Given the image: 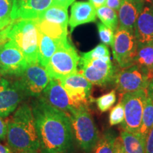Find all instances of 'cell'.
I'll return each instance as SVG.
<instances>
[{
    "mask_svg": "<svg viewBox=\"0 0 153 153\" xmlns=\"http://www.w3.org/2000/svg\"><path fill=\"white\" fill-rule=\"evenodd\" d=\"M41 153H68L73 143L71 120L41 97L31 104Z\"/></svg>",
    "mask_w": 153,
    "mask_h": 153,
    "instance_id": "1",
    "label": "cell"
},
{
    "mask_svg": "<svg viewBox=\"0 0 153 153\" xmlns=\"http://www.w3.org/2000/svg\"><path fill=\"white\" fill-rule=\"evenodd\" d=\"M7 123L6 139L13 153L39 151V140L31 106L22 104Z\"/></svg>",
    "mask_w": 153,
    "mask_h": 153,
    "instance_id": "2",
    "label": "cell"
},
{
    "mask_svg": "<svg viewBox=\"0 0 153 153\" xmlns=\"http://www.w3.org/2000/svg\"><path fill=\"white\" fill-rule=\"evenodd\" d=\"M0 35L16 44L28 63L38 62V30L34 19H16L3 30Z\"/></svg>",
    "mask_w": 153,
    "mask_h": 153,
    "instance_id": "3",
    "label": "cell"
},
{
    "mask_svg": "<svg viewBox=\"0 0 153 153\" xmlns=\"http://www.w3.org/2000/svg\"><path fill=\"white\" fill-rule=\"evenodd\" d=\"M73 137L86 153L94 150L100 135L88 106L76 108L70 115Z\"/></svg>",
    "mask_w": 153,
    "mask_h": 153,
    "instance_id": "4",
    "label": "cell"
},
{
    "mask_svg": "<svg viewBox=\"0 0 153 153\" xmlns=\"http://www.w3.org/2000/svg\"><path fill=\"white\" fill-rule=\"evenodd\" d=\"M80 57L69 40L60 44L45 67L51 79H60L78 72Z\"/></svg>",
    "mask_w": 153,
    "mask_h": 153,
    "instance_id": "5",
    "label": "cell"
},
{
    "mask_svg": "<svg viewBox=\"0 0 153 153\" xmlns=\"http://www.w3.org/2000/svg\"><path fill=\"white\" fill-rule=\"evenodd\" d=\"M26 57L14 41L0 35V74L16 78L27 68Z\"/></svg>",
    "mask_w": 153,
    "mask_h": 153,
    "instance_id": "6",
    "label": "cell"
},
{
    "mask_svg": "<svg viewBox=\"0 0 153 153\" xmlns=\"http://www.w3.org/2000/svg\"><path fill=\"white\" fill-rule=\"evenodd\" d=\"M119 97L125 110V119L122 123L121 128L131 133H139L147 98L146 89L121 94Z\"/></svg>",
    "mask_w": 153,
    "mask_h": 153,
    "instance_id": "7",
    "label": "cell"
},
{
    "mask_svg": "<svg viewBox=\"0 0 153 153\" xmlns=\"http://www.w3.org/2000/svg\"><path fill=\"white\" fill-rule=\"evenodd\" d=\"M79 71L92 85L104 87L114 82L118 70L111 60V57L82 60L79 59Z\"/></svg>",
    "mask_w": 153,
    "mask_h": 153,
    "instance_id": "8",
    "label": "cell"
},
{
    "mask_svg": "<svg viewBox=\"0 0 153 153\" xmlns=\"http://www.w3.org/2000/svg\"><path fill=\"white\" fill-rule=\"evenodd\" d=\"M19 87L26 97H40L51 78L45 68L38 62L29 63L24 72L16 78Z\"/></svg>",
    "mask_w": 153,
    "mask_h": 153,
    "instance_id": "9",
    "label": "cell"
},
{
    "mask_svg": "<svg viewBox=\"0 0 153 153\" xmlns=\"http://www.w3.org/2000/svg\"><path fill=\"white\" fill-rule=\"evenodd\" d=\"M115 60L120 69L135 65L137 51V42L133 32L118 27L111 46Z\"/></svg>",
    "mask_w": 153,
    "mask_h": 153,
    "instance_id": "10",
    "label": "cell"
},
{
    "mask_svg": "<svg viewBox=\"0 0 153 153\" xmlns=\"http://www.w3.org/2000/svg\"><path fill=\"white\" fill-rule=\"evenodd\" d=\"M26 98L16 78L0 74V117H8Z\"/></svg>",
    "mask_w": 153,
    "mask_h": 153,
    "instance_id": "11",
    "label": "cell"
},
{
    "mask_svg": "<svg viewBox=\"0 0 153 153\" xmlns=\"http://www.w3.org/2000/svg\"><path fill=\"white\" fill-rule=\"evenodd\" d=\"M59 80L68 92L75 108L88 106L91 99L92 84L79 71Z\"/></svg>",
    "mask_w": 153,
    "mask_h": 153,
    "instance_id": "12",
    "label": "cell"
},
{
    "mask_svg": "<svg viewBox=\"0 0 153 153\" xmlns=\"http://www.w3.org/2000/svg\"><path fill=\"white\" fill-rule=\"evenodd\" d=\"M149 82L148 76L136 65L118 70L114 79L118 94L147 89Z\"/></svg>",
    "mask_w": 153,
    "mask_h": 153,
    "instance_id": "13",
    "label": "cell"
},
{
    "mask_svg": "<svg viewBox=\"0 0 153 153\" xmlns=\"http://www.w3.org/2000/svg\"><path fill=\"white\" fill-rule=\"evenodd\" d=\"M40 97L47 104L66 113L69 116L76 108L59 79H51Z\"/></svg>",
    "mask_w": 153,
    "mask_h": 153,
    "instance_id": "14",
    "label": "cell"
},
{
    "mask_svg": "<svg viewBox=\"0 0 153 153\" xmlns=\"http://www.w3.org/2000/svg\"><path fill=\"white\" fill-rule=\"evenodd\" d=\"M53 4V0H13L11 19H36Z\"/></svg>",
    "mask_w": 153,
    "mask_h": 153,
    "instance_id": "15",
    "label": "cell"
},
{
    "mask_svg": "<svg viewBox=\"0 0 153 153\" xmlns=\"http://www.w3.org/2000/svg\"><path fill=\"white\" fill-rule=\"evenodd\" d=\"M144 6V0H121L118 10V27L134 33L135 22Z\"/></svg>",
    "mask_w": 153,
    "mask_h": 153,
    "instance_id": "16",
    "label": "cell"
},
{
    "mask_svg": "<svg viewBox=\"0 0 153 153\" xmlns=\"http://www.w3.org/2000/svg\"><path fill=\"white\" fill-rule=\"evenodd\" d=\"M137 44L153 43V7L145 6L137 17L134 28Z\"/></svg>",
    "mask_w": 153,
    "mask_h": 153,
    "instance_id": "17",
    "label": "cell"
},
{
    "mask_svg": "<svg viewBox=\"0 0 153 153\" xmlns=\"http://www.w3.org/2000/svg\"><path fill=\"white\" fill-rule=\"evenodd\" d=\"M97 21L96 8L89 1H76L72 4L71 15L69 21L72 31L80 25L95 22Z\"/></svg>",
    "mask_w": 153,
    "mask_h": 153,
    "instance_id": "18",
    "label": "cell"
},
{
    "mask_svg": "<svg viewBox=\"0 0 153 153\" xmlns=\"http://www.w3.org/2000/svg\"><path fill=\"white\" fill-rule=\"evenodd\" d=\"M38 30V62L45 68L50 59L53 56L60 44L66 40L55 39Z\"/></svg>",
    "mask_w": 153,
    "mask_h": 153,
    "instance_id": "19",
    "label": "cell"
},
{
    "mask_svg": "<svg viewBox=\"0 0 153 153\" xmlns=\"http://www.w3.org/2000/svg\"><path fill=\"white\" fill-rule=\"evenodd\" d=\"M135 65L145 72L149 79H153V43L137 44Z\"/></svg>",
    "mask_w": 153,
    "mask_h": 153,
    "instance_id": "20",
    "label": "cell"
},
{
    "mask_svg": "<svg viewBox=\"0 0 153 153\" xmlns=\"http://www.w3.org/2000/svg\"><path fill=\"white\" fill-rule=\"evenodd\" d=\"M37 19L68 27L69 23L68 8L57 4H51Z\"/></svg>",
    "mask_w": 153,
    "mask_h": 153,
    "instance_id": "21",
    "label": "cell"
},
{
    "mask_svg": "<svg viewBox=\"0 0 153 153\" xmlns=\"http://www.w3.org/2000/svg\"><path fill=\"white\" fill-rule=\"evenodd\" d=\"M120 138L126 153H145V141L140 133H131L124 129L120 131Z\"/></svg>",
    "mask_w": 153,
    "mask_h": 153,
    "instance_id": "22",
    "label": "cell"
},
{
    "mask_svg": "<svg viewBox=\"0 0 153 153\" xmlns=\"http://www.w3.org/2000/svg\"><path fill=\"white\" fill-rule=\"evenodd\" d=\"M34 20L36 22L38 29L50 37L60 40H65L68 38V27L39 20L38 19H34Z\"/></svg>",
    "mask_w": 153,
    "mask_h": 153,
    "instance_id": "23",
    "label": "cell"
},
{
    "mask_svg": "<svg viewBox=\"0 0 153 153\" xmlns=\"http://www.w3.org/2000/svg\"><path fill=\"white\" fill-rule=\"evenodd\" d=\"M147 90V89H146ZM153 128V96L147 91V98L143 110L142 123L139 133L146 140L148 133Z\"/></svg>",
    "mask_w": 153,
    "mask_h": 153,
    "instance_id": "24",
    "label": "cell"
},
{
    "mask_svg": "<svg viewBox=\"0 0 153 153\" xmlns=\"http://www.w3.org/2000/svg\"><path fill=\"white\" fill-rule=\"evenodd\" d=\"M96 11L97 16L100 19L101 22L105 26L111 28L114 31H116L118 27V17L116 10L105 5L96 9Z\"/></svg>",
    "mask_w": 153,
    "mask_h": 153,
    "instance_id": "25",
    "label": "cell"
},
{
    "mask_svg": "<svg viewBox=\"0 0 153 153\" xmlns=\"http://www.w3.org/2000/svg\"><path fill=\"white\" fill-rule=\"evenodd\" d=\"M116 135L113 131H106L99 138L94 153H112Z\"/></svg>",
    "mask_w": 153,
    "mask_h": 153,
    "instance_id": "26",
    "label": "cell"
},
{
    "mask_svg": "<svg viewBox=\"0 0 153 153\" xmlns=\"http://www.w3.org/2000/svg\"><path fill=\"white\" fill-rule=\"evenodd\" d=\"M13 0H0V30H3L12 22L11 11Z\"/></svg>",
    "mask_w": 153,
    "mask_h": 153,
    "instance_id": "27",
    "label": "cell"
},
{
    "mask_svg": "<svg viewBox=\"0 0 153 153\" xmlns=\"http://www.w3.org/2000/svg\"><path fill=\"white\" fill-rule=\"evenodd\" d=\"M106 57H110L109 50L104 43H100L89 52L82 53L80 60H91L94 59L106 58Z\"/></svg>",
    "mask_w": 153,
    "mask_h": 153,
    "instance_id": "28",
    "label": "cell"
},
{
    "mask_svg": "<svg viewBox=\"0 0 153 153\" xmlns=\"http://www.w3.org/2000/svg\"><path fill=\"white\" fill-rule=\"evenodd\" d=\"M116 101V91L111 90L110 92L104 94L96 99L97 107L101 112H106L111 108Z\"/></svg>",
    "mask_w": 153,
    "mask_h": 153,
    "instance_id": "29",
    "label": "cell"
},
{
    "mask_svg": "<svg viewBox=\"0 0 153 153\" xmlns=\"http://www.w3.org/2000/svg\"><path fill=\"white\" fill-rule=\"evenodd\" d=\"M125 119V110L121 101H119L114 108H111L109 114V123L111 126H116L122 123Z\"/></svg>",
    "mask_w": 153,
    "mask_h": 153,
    "instance_id": "30",
    "label": "cell"
},
{
    "mask_svg": "<svg viewBox=\"0 0 153 153\" xmlns=\"http://www.w3.org/2000/svg\"><path fill=\"white\" fill-rule=\"evenodd\" d=\"M97 28H98L99 36L101 41L106 45H113L114 40L115 33L111 28L105 26L101 22H97Z\"/></svg>",
    "mask_w": 153,
    "mask_h": 153,
    "instance_id": "31",
    "label": "cell"
},
{
    "mask_svg": "<svg viewBox=\"0 0 153 153\" xmlns=\"http://www.w3.org/2000/svg\"><path fill=\"white\" fill-rule=\"evenodd\" d=\"M145 153H153V128L148 133L145 141Z\"/></svg>",
    "mask_w": 153,
    "mask_h": 153,
    "instance_id": "32",
    "label": "cell"
},
{
    "mask_svg": "<svg viewBox=\"0 0 153 153\" xmlns=\"http://www.w3.org/2000/svg\"><path fill=\"white\" fill-rule=\"evenodd\" d=\"M112 153H126L120 137H116Z\"/></svg>",
    "mask_w": 153,
    "mask_h": 153,
    "instance_id": "33",
    "label": "cell"
},
{
    "mask_svg": "<svg viewBox=\"0 0 153 153\" xmlns=\"http://www.w3.org/2000/svg\"><path fill=\"white\" fill-rule=\"evenodd\" d=\"M7 123L3 120V118L0 117V141L4 140L7 136Z\"/></svg>",
    "mask_w": 153,
    "mask_h": 153,
    "instance_id": "34",
    "label": "cell"
},
{
    "mask_svg": "<svg viewBox=\"0 0 153 153\" xmlns=\"http://www.w3.org/2000/svg\"><path fill=\"white\" fill-rule=\"evenodd\" d=\"M121 0H106V6L114 10H118L119 9Z\"/></svg>",
    "mask_w": 153,
    "mask_h": 153,
    "instance_id": "35",
    "label": "cell"
},
{
    "mask_svg": "<svg viewBox=\"0 0 153 153\" xmlns=\"http://www.w3.org/2000/svg\"><path fill=\"white\" fill-rule=\"evenodd\" d=\"M74 1V0H53L52 4H57L68 8L69 6L71 5Z\"/></svg>",
    "mask_w": 153,
    "mask_h": 153,
    "instance_id": "36",
    "label": "cell"
},
{
    "mask_svg": "<svg viewBox=\"0 0 153 153\" xmlns=\"http://www.w3.org/2000/svg\"><path fill=\"white\" fill-rule=\"evenodd\" d=\"M89 2H90L96 9H98L99 7H104V6L106 5V0H89Z\"/></svg>",
    "mask_w": 153,
    "mask_h": 153,
    "instance_id": "37",
    "label": "cell"
},
{
    "mask_svg": "<svg viewBox=\"0 0 153 153\" xmlns=\"http://www.w3.org/2000/svg\"><path fill=\"white\" fill-rule=\"evenodd\" d=\"M0 153H13L9 146L0 143Z\"/></svg>",
    "mask_w": 153,
    "mask_h": 153,
    "instance_id": "38",
    "label": "cell"
},
{
    "mask_svg": "<svg viewBox=\"0 0 153 153\" xmlns=\"http://www.w3.org/2000/svg\"><path fill=\"white\" fill-rule=\"evenodd\" d=\"M147 91L152 94L153 96V79L150 80L148 87H147Z\"/></svg>",
    "mask_w": 153,
    "mask_h": 153,
    "instance_id": "39",
    "label": "cell"
},
{
    "mask_svg": "<svg viewBox=\"0 0 153 153\" xmlns=\"http://www.w3.org/2000/svg\"><path fill=\"white\" fill-rule=\"evenodd\" d=\"M145 3H147L149 6L153 7V0H144Z\"/></svg>",
    "mask_w": 153,
    "mask_h": 153,
    "instance_id": "40",
    "label": "cell"
},
{
    "mask_svg": "<svg viewBox=\"0 0 153 153\" xmlns=\"http://www.w3.org/2000/svg\"><path fill=\"white\" fill-rule=\"evenodd\" d=\"M27 153H41V152H40V151H32V152H29Z\"/></svg>",
    "mask_w": 153,
    "mask_h": 153,
    "instance_id": "41",
    "label": "cell"
}]
</instances>
